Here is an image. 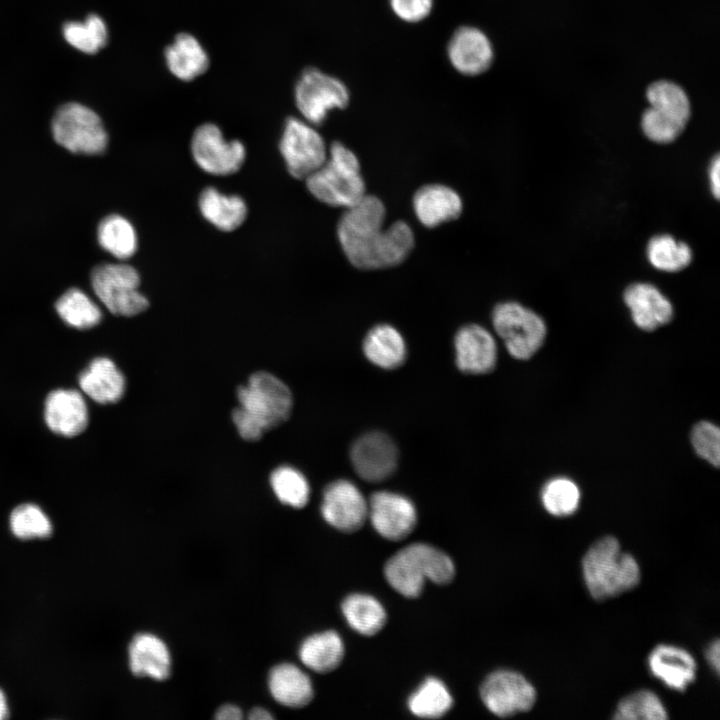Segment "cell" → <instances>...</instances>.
Wrapping results in <instances>:
<instances>
[{
  "instance_id": "8992f818",
  "label": "cell",
  "mask_w": 720,
  "mask_h": 720,
  "mask_svg": "<svg viewBox=\"0 0 720 720\" xmlns=\"http://www.w3.org/2000/svg\"><path fill=\"white\" fill-rule=\"evenodd\" d=\"M91 284L100 302L114 315L135 316L149 306L147 298L139 291V273L128 264L96 266L91 273Z\"/></svg>"
},
{
  "instance_id": "4316f807",
  "label": "cell",
  "mask_w": 720,
  "mask_h": 720,
  "mask_svg": "<svg viewBox=\"0 0 720 720\" xmlns=\"http://www.w3.org/2000/svg\"><path fill=\"white\" fill-rule=\"evenodd\" d=\"M363 350L370 362L384 369H395L406 359V345L402 335L387 324L377 325L368 332Z\"/></svg>"
},
{
  "instance_id": "4fadbf2b",
  "label": "cell",
  "mask_w": 720,
  "mask_h": 720,
  "mask_svg": "<svg viewBox=\"0 0 720 720\" xmlns=\"http://www.w3.org/2000/svg\"><path fill=\"white\" fill-rule=\"evenodd\" d=\"M321 513L327 523L343 532L360 529L368 517V504L350 481L329 484L323 494Z\"/></svg>"
},
{
  "instance_id": "6da1fadb",
  "label": "cell",
  "mask_w": 720,
  "mask_h": 720,
  "mask_svg": "<svg viewBox=\"0 0 720 720\" xmlns=\"http://www.w3.org/2000/svg\"><path fill=\"white\" fill-rule=\"evenodd\" d=\"M385 207L380 199L365 195L345 209L337 236L349 262L360 269H380L400 264L414 246L411 227L396 221L383 228Z\"/></svg>"
},
{
  "instance_id": "5bb4252c",
  "label": "cell",
  "mask_w": 720,
  "mask_h": 720,
  "mask_svg": "<svg viewBox=\"0 0 720 720\" xmlns=\"http://www.w3.org/2000/svg\"><path fill=\"white\" fill-rule=\"evenodd\" d=\"M368 517L378 534L391 541L406 538L417 522L414 504L402 495L387 491L371 496Z\"/></svg>"
},
{
  "instance_id": "2e32d148",
  "label": "cell",
  "mask_w": 720,
  "mask_h": 720,
  "mask_svg": "<svg viewBox=\"0 0 720 720\" xmlns=\"http://www.w3.org/2000/svg\"><path fill=\"white\" fill-rule=\"evenodd\" d=\"M351 460L357 474L366 481L379 482L395 471L398 450L393 440L381 432L361 436L352 446Z\"/></svg>"
},
{
  "instance_id": "f35d334b",
  "label": "cell",
  "mask_w": 720,
  "mask_h": 720,
  "mask_svg": "<svg viewBox=\"0 0 720 720\" xmlns=\"http://www.w3.org/2000/svg\"><path fill=\"white\" fill-rule=\"evenodd\" d=\"M10 527L20 539L44 538L52 532L49 518L39 506L31 503L21 504L12 511Z\"/></svg>"
},
{
  "instance_id": "7c38bea8",
  "label": "cell",
  "mask_w": 720,
  "mask_h": 720,
  "mask_svg": "<svg viewBox=\"0 0 720 720\" xmlns=\"http://www.w3.org/2000/svg\"><path fill=\"white\" fill-rule=\"evenodd\" d=\"M480 696L487 709L498 717H510L533 708L537 692L522 674L512 670H497L486 677Z\"/></svg>"
},
{
  "instance_id": "603a6c76",
  "label": "cell",
  "mask_w": 720,
  "mask_h": 720,
  "mask_svg": "<svg viewBox=\"0 0 720 720\" xmlns=\"http://www.w3.org/2000/svg\"><path fill=\"white\" fill-rule=\"evenodd\" d=\"M129 664L139 677L165 680L170 675V654L165 643L149 633L137 634L129 646Z\"/></svg>"
},
{
  "instance_id": "ac0fdd59",
  "label": "cell",
  "mask_w": 720,
  "mask_h": 720,
  "mask_svg": "<svg viewBox=\"0 0 720 720\" xmlns=\"http://www.w3.org/2000/svg\"><path fill=\"white\" fill-rule=\"evenodd\" d=\"M44 418L56 434L74 437L88 425V409L81 393L74 389H57L45 401Z\"/></svg>"
},
{
  "instance_id": "7a4b0ae2",
  "label": "cell",
  "mask_w": 720,
  "mask_h": 720,
  "mask_svg": "<svg viewBox=\"0 0 720 720\" xmlns=\"http://www.w3.org/2000/svg\"><path fill=\"white\" fill-rule=\"evenodd\" d=\"M239 406L232 413L240 436L259 440L263 433L284 423L292 410V394L276 376L259 371L237 390Z\"/></svg>"
},
{
  "instance_id": "e0dca14e",
  "label": "cell",
  "mask_w": 720,
  "mask_h": 720,
  "mask_svg": "<svg viewBox=\"0 0 720 720\" xmlns=\"http://www.w3.org/2000/svg\"><path fill=\"white\" fill-rule=\"evenodd\" d=\"M623 299L630 310L635 325L645 331L655 330L673 317V305L670 300L654 285L636 282L629 285Z\"/></svg>"
},
{
  "instance_id": "d6a6232c",
  "label": "cell",
  "mask_w": 720,
  "mask_h": 720,
  "mask_svg": "<svg viewBox=\"0 0 720 720\" xmlns=\"http://www.w3.org/2000/svg\"><path fill=\"white\" fill-rule=\"evenodd\" d=\"M649 107L686 126L691 109L685 91L677 84L661 80L647 89Z\"/></svg>"
},
{
  "instance_id": "8d00e7d4",
  "label": "cell",
  "mask_w": 720,
  "mask_h": 720,
  "mask_svg": "<svg viewBox=\"0 0 720 720\" xmlns=\"http://www.w3.org/2000/svg\"><path fill=\"white\" fill-rule=\"evenodd\" d=\"M618 720H665L668 718L660 698L652 691L642 689L625 696L613 715Z\"/></svg>"
},
{
  "instance_id": "83f0119b",
  "label": "cell",
  "mask_w": 720,
  "mask_h": 720,
  "mask_svg": "<svg viewBox=\"0 0 720 720\" xmlns=\"http://www.w3.org/2000/svg\"><path fill=\"white\" fill-rule=\"evenodd\" d=\"M344 657V645L334 631L314 634L303 641L299 658L309 669L328 673L336 669Z\"/></svg>"
},
{
  "instance_id": "cb8c5ba5",
  "label": "cell",
  "mask_w": 720,
  "mask_h": 720,
  "mask_svg": "<svg viewBox=\"0 0 720 720\" xmlns=\"http://www.w3.org/2000/svg\"><path fill=\"white\" fill-rule=\"evenodd\" d=\"M164 58L169 71L182 81H191L209 67V57L201 43L191 34L182 32L165 48Z\"/></svg>"
},
{
  "instance_id": "d4e9b609",
  "label": "cell",
  "mask_w": 720,
  "mask_h": 720,
  "mask_svg": "<svg viewBox=\"0 0 720 720\" xmlns=\"http://www.w3.org/2000/svg\"><path fill=\"white\" fill-rule=\"evenodd\" d=\"M198 204L202 216L224 232L237 229L247 217V205L242 197L224 194L214 187L202 190Z\"/></svg>"
},
{
  "instance_id": "484cf974",
  "label": "cell",
  "mask_w": 720,
  "mask_h": 720,
  "mask_svg": "<svg viewBox=\"0 0 720 720\" xmlns=\"http://www.w3.org/2000/svg\"><path fill=\"white\" fill-rule=\"evenodd\" d=\"M268 686L273 698L288 707H304L313 698L310 678L291 663H282L272 668Z\"/></svg>"
},
{
  "instance_id": "8fae6325",
  "label": "cell",
  "mask_w": 720,
  "mask_h": 720,
  "mask_svg": "<svg viewBox=\"0 0 720 720\" xmlns=\"http://www.w3.org/2000/svg\"><path fill=\"white\" fill-rule=\"evenodd\" d=\"M191 153L204 172L214 176L236 173L246 158V149L239 140H227L213 123L196 128L191 139Z\"/></svg>"
},
{
  "instance_id": "7bdbcfd3",
  "label": "cell",
  "mask_w": 720,
  "mask_h": 720,
  "mask_svg": "<svg viewBox=\"0 0 720 720\" xmlns=\"http://www.w3.org/2000/svg\"><path fill=\"white\" fill-rule=\"evenodd\" d=\"M708 179L712 195L718 199L720 195V158L716 155L709 166Z\"/></svg>"
},
{
  "instance_id": "e575fe53",
  "label": "cell",
  "mask_w": 720,
  "mask_h": 720,
  "mask_svg": "<svg viewBox=\"0 0 720 720\" xmlns=\"http://www.w3.org/2000/svg\"><path fill=\"white\" fill-rule=\"evenodd\" d=\"M63 36L75 49L86 54H95L106 45L108 29L100 16L91 14L82 22L65 23Z\"/></svg>"
},
{
  "instance_id": "ba28073f",
  "label": "cell",
  "mask_w": 720,
  "mask_h": 720,
  "mask_svg": "<svg viewBox=\"0 0 720 720\" xmlns=\"http://www.w3.org/2000/svg\"><path fill=\"white\" fill-rule=\"evenodd\" d=\"M492 323L509 354L519 360L532 357L546 337L547 328L543 318L517 302L496 305L492 312Z\"/></svg>"
},
{
  "instance_id": "60d3db41",
  "label": "cell",
  "mask_w": 720,
  "mask_h": 720,
  "mask_svg": "<svg viewBox=\"0 0 720 720\" xmlns=\"http://www.w3.org/2000/svg\"><path fill=\"white\" fill-rule=\"evenodd\" d=\"M691 443L698 456L711 465L718 467L720 463V430L708 421H700L691 431Z\"/></svg>"
},
{
  "instance_id": "9c48e42d",
  "label": "cell",
  "mask_w": 720,
  "mask_h": 720,
  "mask_svg": "<svg viewBox=\"0 0 720 720\" xmlns=\"http://www.w3.org/2000/svg\"><path fill=\"white\" fill-rule=\"evenodd\" d=\"M294 97L303 119L312 125H320L331 110L348 106L350 92L345 83L335 76L308 67L296 82Z\"/></svg>"
},
{
  "instance_id": "f546056e",
  "label": "cell",
  "mask_w": 720,
  "mask_h": 720,
  "mask_svg": "<svg viewBox=\"0 0 720 720\" xmlns=\"http://www.w3.org/2000/svg\"><path fill=\"white\" fill-rule=\"evenodd\" d=\"M341 608L350 627L362 635H375L385 625V609L372 596L351 594L344 599Z\"/></svg>"
},
{
  "instance_id": "5b68a950",
  "label": "cell",
  "mask_w": 720,
  "mask_h": 720,
  "mask_svg": "<svg viewBox=\"0 0 720 720\" xmlns=\"http://www.w3.org/2000/svg\"><path fill=\"white\" fill-rule=\"evenodd\" d=\"M305 182L317 200L333 207L346 209L366 195L359 160L340 142L332 143L325 162Z\"/></svg>"
},
{
  "instance_id": "f6af8a7d",
  "label": "cell",
  "mask_w": 720,
  "mask_h": 720,
  "mask_svg": "<svg viewBox=\"0 0 720 720\" xmlns=\"http://www.w3.org/2000/svg\"><path fill=\"white\" fill-rule=\"evenodd\" d=\"M216 719H222V720H238L242 718V711L235 705L226 704L221 706L216 714Z\"/></svg>"
},
{
  "instance_id": "b9f144b4",
  "label": "cell",
  "mask_w": 720,
  "mask_h": 720,
  "mask_svg": "<svg viewBox=\"0 0 720 720\" xmlns=\"http://www.w3.org/2000/svg\"><path fill=\"white\" fill-rule=\"evenodd\" d=\"M392 12L406 23H418L432 12L434 0H388Z\"/></svg>"
},
{
  "instance_id": "7dc6e473",
  "label": "cell",
  "mask_w": 720,
  "mask_h": 720,
  "mask_svg": "<svg viewBox=\"0 0 720 720\" xmlns=\"http://www.w3.org/2000/svg\"><path fill=\"white\" fill-rule=\"evenodd\" d=\"M8 716V707L6 697L3 691L0 689V720L5 719Z\"/></svg>"
},
{
  "instance_id": "7402d4cb",
  "label": "cell",
  "mask_w": 720,
  "mask_h": 720,
  "mask_svg": "<svg viewBox=\"0 0 720 720\" xmlns=\"http://www.w3.org/2000/svg\"><path fill=\"white\" fill-rule=\"evenodd\" d=\"M82 391L100 404L119 401L125 392V379L114 362L105 357L95 358L79 376Z\"/></svg>"
},
{
  "instance_id": "3957f363",
  "label": "cell",
  "mask_w": 720,
  "mask_h": 720,
  "mask_svg": "<svg viewBox=\"0 0 720 720\" xmlns=\"http://www.w3.org/2000/svg\"><path fill=\"white\" fill-rule=\"evenodd\" d=\"M586 588L597 601L616 597L635 588L641 579L636 559L621 549L614 536L595 541L582 559Z\"/></svg>"
},
{
  "instance_id": "9a60e30c",
  "label": "cell",
  "mask_w": 720,
  "mask_h": 720,
  "mask_svg": "<svg viewBox=\"0 0 720 720\" xmlns=\"http://www.w3.org/2000/svg\"><path fill=\"white\" fill-rule=\"evenodd\" d=\"M452 67L464 76H477L487 71L494 58L488 36L479 28L465 25L457 28L447 45Z\"/></svg>"
},
{
  "instance_id": "836d02e7",
  "label": "cell",
  "mask_w": 720,
  "mask_h": 720,
  "mask_svg": "<svg viewBox=\"0 0 720 720\" xmlns=\"http://www.w3.org/2000/svg\"><path fill=\"white\" fill-rule=\"evenodd\" d=\"M55 308L66 324L77 329L92 328L102 319L98 305L77 288L66 291L57 300Z\"/></svg>"
},
{
  "instance_id": "4dcf8cb0",
  "label": "cell",
  "mask_w": 720,
  "mask_h": 720,
  "mask_svg": "<svg viewBox=\"0 0 720 720\" xmlns=\"http://www.w3.org/2000/svg\"><path fill=\"white\" fill-rule=\"evenodd\" d=\"M649 263L663 272H679L692 261V250L688 244L669 234L652 237L646 248Z\"/></svg>"
},
{
  "instance_id": "bcb514c9",
  "label": "cell",
  "mask_w": 720,
  "mask_h": 720,
  "mask_svg": "<svg viewBox=\"0 0 720 720\" xmlns=\"http://www.w3.org/2000/svg\"><path fill=\"white\" fill-rule=\"evenodd\" d=\"M249 718L252 720H266L272 719L273 716L267 710L257 707L251 710Z\"/></svg>"
},
{
  "instance_id": "ffe728a7",
  "label": "cell",
  "mask_w": 720,
  "mask_h": 720,
  "mask_svg": "<svg viewBox=\"0 0 720 720\" xmlns=\"http://www.w3.org/2000/svg\"><path fill=\"white\" fill-rule=\"evenodd\" d=\"M650 673L670 689L683 692L696 679L697 663L686 649L669 644L654 647L648 656Z\"/></svg>"
},
{
  "instance_id": "44dd1931",
  "label": "cell",
  "mask_w": 720,
  "mask_h": 720,
  "mask_svg": "<svg viewBox=\"0 0 720 720\" xmlns=\"http://www.w3.org/2000/svg\"><path fill=\"white\" fill-rule=\"evenodd\" d=\"M413 208L420 223L432 228L458 218L463 204L452 188L443 184H429L416 191Z\"/></svg>"
},
{
  "instance_id": "d6986e66",
  "label": "cell",
  "mask_w": 720,
  "mask_h": 720,
  "mask_svg": "<svg viewBox=\"0 0 720 720\" xmlns=\"http://www.w3.org/2000/svg\"><path fill=\"white\" fill-rule=\"evenodd\" d=\"M455 350L456 363L462 372L485 374L496 365L495 340L490 332L479 325L470 324L457 332Z\"/></svg>"
},
{
  "instance_id": "d590c367",
  "label": "cell",
  "mask_w": 720,
  "mask_h": 720,
  "mask_svg": "<svg viewBox=\"0 0 720 720\" xmlns=\"http://www.w3.org/2000/svg\"><path fill=\"white\" fill-rule=\"evenodd\" d=\"M540 497L544 509L549 514L566 517L578 509L581 493L577 484L571 479L556 477L544 484Z\"/></svg>"
},
{
  "instance_id": "74e56055",
  "label": "cell",
  "mask_w": 720,
  "mask_h": 720,
  "mask_svg": "<svg viewBox=\"0 0 720 720\" xmlns=\"http://www.w3.org/2000/svg\"><path fill=\"white\" fill-rule=\"evenodd\" d=\"M276 497L294 508L304 507L310 496V487L304 475L290 466L275 469L270 477Z\"/></svg>"
},
{
  "instance_id": "f1b7e54d",
  "label": "cell",
  "mask_w": 720,
  "mask_h": 720,
  "mask_svg": "<svg viewBox=\"0 0 720 720\" xmlns=\"http://www.w3.org/2000/svg\"><path fill=\"white\" fill-rule=\"evenodd\" d=\"M100 246L119 260L132 257L138 247L134 226L125 217L111 214L102 219L97 229Z\"/></svg>"
},
{
  "instance_id": "52a82bcc",
  "label": "cell",
  "mask_w": 720,
  "mask_h": 720,
  "mask_svg": "<svg viewBox=\"0 0 720 720\" xmlns=\"http://www.w3.org/2000/svg\"><path fill=\"white\" fill-rule=\"evenodd\" d=\"M54 140L70 152L97 155L105 151L108 135L101 118L92 109L67 103L56 111L52 119Z\"/></svg>"
},
{
  "instance_id": "ee69618b",
  "label": "cell",
  "mask_w": 720,
  "mask_h": 720,
  "mask_svg": "<svg viewBox=\"0 0 720 720\" xmlns=\"http://www.w3.org/2000/svg\"><path fill=\"white\" fill-rule=\"evenodd\" d=\"M720 645L719 640L716 639L713 642L709 644L706 650V659L709 663V665L714 669L715 673H719V665H720Z\"/></svg>"
},
{
  "instance_id": "1f68e13d",
  "label": "cell",
  "mask_w": 720,
  "mask_h": 720,
  "mask_svg": "<svg viewBox=\"0 0 720 720\" xmlns=\"http://www.w3.org/2000/svg\"><path fill=\"white\" fill-rule=\"evenodd\" d=\"M452 705L453 700L447 687L433 677L426 679L408 699L410 712L427 719L442 717Z\"/></svg>"
},
{
  "instance_id": "277c9868",
  "label": "cell",
  "mask_w": 720,
  "mask_h": 720,
  "mask_svg": "<svg viewBox=\"0 0 720 720\" xmlns=\"http://www.w3.org/2000/svg\"><path fill=\"white\" fill-rule=\"evenodd\" d=\"M384 574L389 585L408 598L419 596L426 580L448 584L455 575L450 557L424 543H414L394 554L385 564Z\"/></svg>"
},
{
  "instance_id": "ab89813d",
  "label": "cell",
  "mask_w": 720,
  "mask_h": 720,
  "mask_svg": "<svg viewBox=\"0 0 720 720\" xmlns=\"http://www.w3.org/2000/svg\"><path fill=\"white\" fill-rule=\"evenodd\" d=\"M641 128L644 135L652 142L668 144L680 136L685 125L648 107L642 114Z\"/></svg>"
},
{
  "instance_id": "30bf717a",
  "label": "cell",
  "mask_w": 720,
  "mask_h": 720,
  "mask_svg": "<svg viewBox=\"0 0 720 720\" xmlns=\"http://www.w3.org/2000/svg\"><path fill=\"white\" fill-rule=\"evenodd\" d=\"M289 173L305 180L327 159L328 149L314 125L304 119L289 117L279 143Z\"/></svg>"
}]
</instances>
